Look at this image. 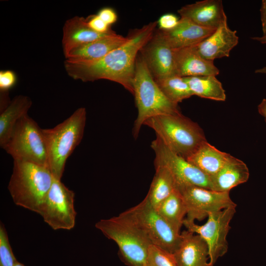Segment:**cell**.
<instances>
[{
    "label": "cell",
    "instance_id": "cell-1",
    "mask_svg": "<svg viewBox=\"0 0 266 266\" xmlns=\"http://www.w3.org/2000/svg\"><path fill=\"white\" fill-rule=\"evenodd\" d=\"M157 26V21L151 22L132 30L125 43L99 60L80 63L65 60V70L73 79L85 82L106 79L118 83L133 95V81L138 54Z\"/></svg>",
    "mask_w": 266,
    "mask_h": 266
},
{
    "label": "cell",
    "instance_id": "cell-2",
    "mask_svg": "<svg viewBox=\"0 0 266 266\" xmlns=\"http://www.w3.org/2000/svg\"><path fill=\"white\" fill-rule=\"evenodd\" d=\"M53 179L46 166L13 161L8 189L16 205L39 214Z\"/></svg>",
    "mask_w": 266,
    "mask_h": 266
},
{
    "label": "cell",
    "instance_id": "cell-3",
    "mask_svg": "<svg viewBox=\"0 0 266 266\" xmlns=\"http://www.w3.org/2000/svg\"><path fill=\"white\" fill-rule=\"evenodd\" d=\"M133 86L138 110L133 129L135 138L148 119L158 115L181 113L178 104L171 101L160 89L140 52L135 63Z\"/></svg>",
    "mask_w": 266,
    "mask_h": 266
},
{
    "label": "cell",
    "instance_id": "cell-4",
    "mask_svg": "<svg viewBox=\"0 0 266 266\" xmlns=\"http://www.w3.org/2000/svg\"><path fill=\"white\" fill-rule=\"evenodd\" d=\"M86 120V108L80 107L53 128L42 129L48 167L56 179L61 180L68 158L81 141Z\"/></svg>",
    "mask_w": 266,
    "mask_h": 266
},
{
    "label": "cell",
    "instance_id": "cell-5",
    "mask_svg": "<svg viewBox=\"0 0 266 266\" xmlns=\"http://www.w3.org/2000/svg\"><path fill=\"white\" fill-rule=\"evenodd\" d=\"M143 125L153 129L170 150L186 160L207 141L200 127L181 113L155 116Z\"/></svg>",
    "mask_w": 266,
    "mask_h": 266
},
{
    "label": "cell",
    "instance_id": "cell-6",
    "mask_svg": "<svg viewBox=\"0 0 266 266\" xmlns=\"http://www.w3.org/2000/svg\"><path fill=\"white\" fill-rule=\"evenodd\" d=\"M95 227L117 244L129 265L147 266L148 250L152 243L126 211L117 216L99 220Z\"/></svg>",
    "mask_w": 266,
    "mask_h": 266
},
{
    "label": "cell",
    "instance_id": "cell-7",
    "mask_svg": "<svg viewBox=\"0 0 266 266\" xmlns=\"http://www.w3.org/2000/svg\"><path fill=\"white\" fill-rule=\"evenodd\" d=\"M1 148L13 158V161L28 162L48 167L42 129L28 114L17 122Z\"/></svg>",
    "mask_w": 266,
    "mask_h": 266
},
{
    "label": "cell",
    "instance_id": "cell-8",
    "mask_svg": "<svg viewBox=\"0 0 266 266\" xmlns=\"http://www.w3.org/2000/svg\"><path fill=\"white\" fill-rule=\"evenodd\" d=\"M126 212L152 244L174 253L181 241V232L175 229L159 213L146 197Z\"/></svg>",
    "mask_w": 266,
    "mask_h": 266
},
{
    "label": "cell",
    "instance_id": "cell-9",
    "mask_svg": "<svg viewBox=\"0 0 266 266\" xmlns=\"http://www.w3.org/2000/svg\"><path fill=\"white\" fill-rule=\"evenodd\" d=\"M236 207H229L208 214L203 225L185 218L183 226L186 230L200 235L206 243L208 249L209 264L211 266L228 251L227 236L231 229L230 225Z\"/></svg>",
    "mask_w": 266,
    "mask_h": 266
},
{
    "label": "cell",
    "instance_id": "cell-10",
    "mask_svg": "<svg viewBox=\"0 0 266 266\" xmlns=\"http://www.w3.org/2000/svg\"><path fill=\"white\" fill-rule=\"evenodd\" d=\"M74 196L73 191L54 177L39 214L54 230H71L74 227L76 216Z\"/></svg>",
    "mask_w": 266,
    "mask_h": 266
},
{
    "label": "cell",
    "instance_id": "cell-11",
    "mask_svg": "<svg viewBox=\"0 0 266 266\" xmlns=\"http://www.w3.org/2000/svg\"><path fill=\"white\" fill-rule=\"evenodd\" d=\"M151 146L155 155V166L164 167L170 171L176 188L197 186L210 190V176L170 150L160 138L156 137Z\"/></svg>",
    "mask_w": 266,
    "mask_h": 266
},
{
    "label": "cell",
    "instance_id": "cell-12",
    "mask_svg": "<svg viewBox=\"0 0 266 266\" xmlns=\"http://www.w3.org/2000/svg\"><path fill=\"white\" fill-rule=\"evenodd\" d=\"M181 194L186 209V219L201 221L209 214L223 209L236 207L229 192H220L197 186L177 188Z\"/></svg>",
    "mask_w": 266,
    "mask_h": 266
},
{
    "label": "cell",
    "instance_id": "cell-13",
    "mask_svg": "<svg viewBox=\"0 0 266 266\" xmlns=\"http://www.w3.org/2000/svg\"><path fill=\"white\" fill-rule=\"evenodd\" d=\"M173 49L158 30L140 51L155 80L175 75Z\"/></svg>",
    "mask_w": 266,
    "mask_h": 266
},
{
    "label": "cell",
    "instance_id": "cell-14",
    "mask_svg": "<svg viewBox=\"0 0 266 266\" xmlns=\"http://www.w3.org/2000/svg\"><path fill=\"white\" fill-rule=\"evenodd\" d=\"M236 33V31L229 28L226 17L211 34L194 47L202 58L208 61L229 57L238 43Z\"/></svg>",
    "mask_w": 266,
    "mask_h": 266
},
{
    "label": "cell",
    "instance_id": "cell-15",
    "mask_svg": "<svg viewBox=\"0 0 266 266\" xmlns=\"http://www.w3.org/2000/svg\"><path fill=\"white\" fill-rule=\"evenodd\" d=\"M175 75L187 77L191 76L214 75L219 73V70L213 61L202 58L194 46L174 49Z\"/></svg>",
    "mask_w": 266,
    "mask_h": 266
},
{
    "label": "cell",
    "instance_id": "cell-16",
    "mask_svg": "<svg viewBox=\"0 0 266 266\" xmlns=\"http://www.w3.org/2000/svg\"><path fill=\"white\" fill-rule=\"evenodd\" d=\"M181 18L207 28L216 29L227 17L221 0H204L187 4L178 10Z\"/></svg>",
    "mask_w": 266,
    "mask_h": 266
},
{
    "label": "cell",
    "instance_id": "cell-17",
    "mask_svg": "<svg viewBox=\"0 0 266 266\" xmlns=\"http://www.w3.org/2000/svg\"><path fill=\"white\" fill-rule=\"evenodd\" d=\"M216 29L200 26L191 20L180 18L173 29L158 32L173 49H176L196 45L211 34Z\"/></svg>",
    "mask_w": 266,
    "mask_h": 266
},
{
    "label": "cell",
    "instance_id": "cell-18",
    "mask_svg": "<svg viewBox=\"0 0 266 266\" xmlns=\"http://www.w3.org/2000/svg\"><path fill=\"white\" fill-rule=\"evenodd\" d=\"M181 239L173 254L178 266H212L208 249L199 235L187 230L181 233Z\"/></svg>",
    "mask_w": 266,
    "mask_h": 266
},
{
    "label": "cell",
    "instance_id": "cell-19",
    "mask_svg": "<svg viewBox=\"0 0 266 266\" xmlns=\"http://www.w3.org/2000/svg\"><path fill=\"white\" fill-rule=\"evenodd\" d=\"M128 40V36L117 34L109 35L76 47L65 57L71 62H88L99 60Z\"/></svg>",
    "mask_w": 266,
    "mask_h": 266
},
{
    "label": "cell",
    "instance_id": "cell-20",
    "mask_svg": "<svg viewBox=\"0 0 266 266\" xmlns=\"http://www.w3.org/2000/svg\"><path fill=\"white\" fill-rule=\"evenodd\" d=\"M115 33L114 31L106 33H97L89 27L86 18L73 17L67 19L63 26L62 44L64 54L65 56L76 47Z\"/></svg>",
    "mask_w": 266,
    "mask_h": 266
},
{
    "label": "cell",
    "instance_id": "cell-21",
    "mask_svg": "<svg viewBox=\"0 0 266 266\" xmlns=\"http://www.w3.org/2000/svg\"><path fill=\"white\" fill-rule=\"evenodd\" d=\"M249 171L246 165L233 156L215 175L210 176V190L229 192L234 187L247 181Z\"/></svg>",
    "mask_w": 266,
    "mask_h": 266
},
{
    "label": "cell",
    "instance_id": "cell-22",
    "mask_svg": "<svg viewBox=\"0 0 266 266\" xmlns=\"http://www.w3.org/2000/svg\"><path fill=\"white\" fill-rule=\"evenodd\" d=\"M232 156L205 141L187 160L207 175L211 176L217 173Z\"/></svg>",
    "mask_w": 266,
    "mask_h": 266
},
{
    "label": "cell",
    "instance_id": "cell-23",
    "mask_svg": "<svg viewBox=\"0 0 266 266\" xmlns=\"http://www.w3.org/2000/svg\"><path fill=\"white\" fill-rule=\"evenodd\" d=\"M32 105L30 97L18 95L11 100L8 106L0 111V145L2 147L9 138L17 122L28 111Z\"/></svg>",
    "mask_w": 266,
    "mask_h": 266
},
{
    "label": "cell",
    "instance_id": "cell-24",
    "mask_svg": "<svg viewBox=\"0 0 266 266\" xmlns=\"http://www.w3.org/2000/svg\"><path fill=\"white\" fill-rule=\"evenodd\" d=\"M156 172L146 197L156 209L176 189L174 179L170 171L163 166H155Z\"/></svg>",
    "mask_w": 266,
    "mask_h": 266
},
{
    "label": "cell",
    "instance_id": "cell-25",
    "mask_svg": "<svg viewBox=\"0 0 266 266\" xmlns=\"http://www.w3.org/2000/svg\"><path fill=\"white\" fill-rule=\"evenodd\" d=\"M216 76L202 75L184 77L193 95L216 101H225V91Z\"/></svg>",
    "mask_w": 266,
    "mask_h": 266
},
{
    "label": "cell",
    "instance_id": "cell-26",
    "mask_svg": "<svg viewBox=\"0 0 266 266\" xmlns=\"http://www.w3.org/2000/svg\"><path fill=\"white\" fill-rule=\"evenodd\" d=\"M156 210L171 226L180 232L187 215V209L182 196L177 188Z\"/></svg>",
    "mask_w": 266,
    "mask_h": 266
},
{
    "label": "cell",
    "instance_id": "cell-27",
    "mask_svg": "<svg viewBox=\"0 0 266 266\" xmlns=\"http://www.w3.org/2000/svg\"><path fill=\"white\" fill-rule=\"evenodd\" d=\"M155 81L165 95L176 104L193 96L184 77L174 75Z\"/></svg>",
    "mask_w": 266,
    "mask_h": 266
},
{
    "label": "cell",
    "instance_id": "cell-28",
    "mask_svg": "<svg viewBox=\"0 0 266 266\" xmlns=\"http://www.w3.org/2000/svg\"><path fill=\"white\" fill-rule=\"evenodd\" d=\"M147 266H178L173 253L151 244L149 247Z\"/></svg>",
    "mask_w": 266,
    "mask_h": 266
},
{
    "label": "cell",
    "instance_id": "cell-29",
    "mask_svg": "<svg viewBox=\"0 0 266 266\" xmlns=\"http://www.w3.org/2000/svg\"><path fill=\"white\" fill-rule=\"evenodd\" d=\"M18 262L13 253L6 230L0 223V266H15Z\"/></svg>",
    "mask_w": 266,
    "mask_h": 266
},
{
    "label": "cell",
    "instance_id": "cell-30",
    "mask_svg": "<svg viewBox=\"0 0 266 266\" xmlns=\"http://www.w3.org/2000/svg\"><path fill=\"white\" fill-rule=\"evenodd\" d=\"M86 20L89 27L97 33H106L113 32L110 26L102 21L97 14L90 15Z\"/></svg>",
    "mask_w": 266,
    "mask_h": 266
},
{
    "label": "cell",
    "instance_id": "cell-31",
    "mask_svg": "<svg viewBox=\"0 0 266 266\" xmlns=\"http://www.w3.org/2000/svg\"><path fill=\"white\" fill-rule=\"evenodd\" d=\"M17 77L15 72L11 70H0V92H8L16 84Z\"/></svg>",
    "mask_w": 266,
    "mask_h": 266
},
{
    "label": "cell",
    "instance_id": "cell-32",
    "mask_svg": "<svg viewBox=\"0 0 266 266\" xmlns=\"http://www.w3.org/2000/svg\"><path fill=\"white\" fill-rule=\"evenodd\" d=\"M179 21L178 17L173 14H165L157 21L159 29L164 31H170L177 26Z\"/></svg>",
    "mask_w": 266,
    "mask_h": 266
},
{
    "label": "cell",
    "instance_id": "cell-33",
    "mask_svg": "<svg viewBox=\"0 0 266 266\" xmlns=\"http://www.w3.org/2000/svg\"><path fill=\"white\" fill-rule=\"evenodd\" d=\"M97 15L105 23L109 26L115 23L118 19L115 11L110 7H104L99 10Z\"/></svg>",
    "mask_w": 266,
    "mask_h": 266
},
{
    "label": "cell",
    "instance_id": "cell-34",
    "mask_svg": "<svg viewBox=\"0 0 266 266\" xmlns=\"http://www.w3.org/2000/svg\"><path fill=\"white\" fill-rule=\"evenodd\" d=\"M261 20L262 23L263 35L266 37V0L262 1L260 8Z\"/></svg>",
    "mask_w": 266,
    "mask_h": 266
},
{
    "label": "cell",
    "instance_id": "cell-35",
    "mask_svg": "<svg viewBox=\"0 0 266 266\" xmlns=\"http://www.w3.org/2000/svg\"><path fill=\"white\" fill-rule=\"evenodd\" d=\"M258 112L264 118L266 123V99H264L258 107Z\"/></svg>",
    "mask_w": 266,
    "mask_h": 266
},
{
    "label": "cell",
    "instance_id": "cell-36",
    "mask_svg": "<svg viewBox=\"0 0 266 266\" xmlns=\"http://www.w3.org/2000/svg\"><path fill=\"white\" fill-rule=\"evenodd\" d=\"M252 39L256 40L262 44H266V36H255L252 37Z\"/></svg>",
    "mask_w": 266,
    "mask_h": 266
},
{
    "label": "cell",
    "instance_id": "cell-37",
    "mask_svg": "<svg viewBox=\"0 0 266 266\" xmlns=\"http://www.w3.org/2000/svg\"><path fill=\"white\" fill-rule=\"evenodd\" d=\"M255 72L256 73H266V66L263 68L256 69Z\"/></svg>",
    "mask_w": 266,
    "mask_h": 266
},
{
    "label": "cell",
    "instance_id": "cell-38",
    "mask_svg": "<svg viewBox=\"0 0 266 266\" xmlns=\"http://www.w3.org/2000/svg\"><path fill=\"white\" fill-rule=\"evenodd\" d=\"M15 266H25L23 264L18 262L16 264Z\"/></svg>",
    "mask_w": 266,
    "mask_h": 266
}]
</instances>
